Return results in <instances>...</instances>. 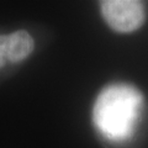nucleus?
Returning a JSON list of instances; mask_svg holds the SVG:
<instances>
[{"label":"nucleus","mask_w":148,"mask_h":148,"mask_svg":"<svg viewBox=\"0 0 148 148\" xmlns=\"http://www.w3.org/2000/svg\"><path fill=\"white\" fill-rule=\"evenodd\" d=\"M143 104L142 92L135 85L115 83L100 91L92 108L96 130L111 142H125L136 132Z\"/></svg>","instance_id":"f257e3e1"},{"label":"nucleus","mask_w":148,"mask_h":148,"mask_svg":"<svg viewBox=\"0 0 148 148\" xmlns=\"http://www.w3.org/2000/svg\"><path fill=\"white\" fill-rule=\"evenodd\" d=\"M100 11L110 29L120 34L135 32L146 21L145 5L137 0H105Z\"/></svg>","instance_id":"f03ea898"},{"label":"nucleus","mask_w":148,"mask_h":148,"mask_svg":"<svg viewBox=\"0 0 148 148\" xmlns=\"http://www.w3.org/2000/svg\"><path fill=\"white\" fill-rule=\"evenodd\" d=\"M35 48V41L27 31L18 30L6 35V53L9 62H20L27 58Z\"/></svg>","instance_id":"7ed1b4c3"},{"label":"nucleus","mask_w":148,"mask_h":148,"mask_svg":"<svg viewBox=\"0 0 148 148\" xmlns=\"http://www.w3.org/2000/svg\"><path fill=\"white\" fill-rule=\"evenodd\" d=\"M8 62L6 53V36H0V68Z\"/></svg>","instance_id":"20e7f679"}]
</instances>
